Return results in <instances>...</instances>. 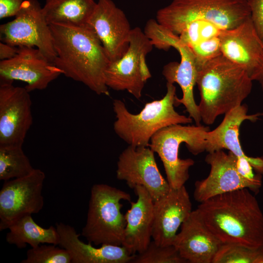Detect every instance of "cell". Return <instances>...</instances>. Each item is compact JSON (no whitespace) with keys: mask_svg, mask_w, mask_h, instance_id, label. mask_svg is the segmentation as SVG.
Listing matches in <instances>:
<instances>
[{"mask_svg":"<svg viewBox=\"0 0 263 263\" xmlns=\"http://www.w3.org/2000/svg\"><path fill=\"white\" fill-rule=\"evenodd\" d=\"M49 25L56 53L55 65L63 75L96 94L108 95L105 72L110 60L93 29L88 24Z\"/></svg>","mask_w":263,"mask_h":263,"instance_id":"6da1fadb","label":"cell"},{"mask_svg":"<svg viewBox=\"0 0 263 263\" xmlns=\"http://www.w3.org/2000/svg\"><path fill=\"white\" fill-rule=\"evenodd\" d=\"M197 209L222 244L263 245V213L249 189L215 196L200 203Z\"/></svg>","mask_w":263,"mask_h":263,"instance_id":"7a4b0ae2","label":"cell"},{"mask_svg":"<svg viewBox=\"0 0 263 263\" xmlns=\"http://www.w3.org/2000/svg\"><path fill=\"white\" fill-rule=\"evenodd\" d=\"M252 81L244 69L222 55L203 65L196 79L202 121L212 125L218 116L242 105L251 91Z\"/></svg>","mask_w":263,"mask_h":263,"instance_id":"3957f363","label":"cell"},{"mask_svg":"<svg viewBox=\"0 0 263 263\" xmlns=\"http://www.w3.org/2000/svg\"><path fill=\"white\" fill-rule=\"evenodd\" d=\"M166 86L167 92L162 98L146 103L137 114L130 113L121 100H113L116 119L113 123L114 131L129 145L149 147L152 136L161 129L173 125L192 123L191 117L175 110V86L168 82Z\"/></svg>","mask_w":263,"mask_h":263,"instance_id":"277c9868","label":"cell"},{"mask_svg":"<svg viewBox=\"0 0 263 263\" xmlns=\"http://www.w3.org/2000/svg\"><path fill=\"white\" fill-rule=\"evenodd\" d=\"M250 17L246 0H173L158 10L156 21L179 36L191 21L202 20L221 30L234 28Z\"/></svg>","mask_w":263,"mask_h":263,"instance_id":"5b68a950","label":"cell"},{"mask_svg":"<svg viewBox=\"0 0 263 263\" xmlns=\"http://www.w3.org/2000/svg\"><path fill=\"white\" fill-rule=\"evenodd\" d=\"M208 127L176 124L164 128L151 138L149 147L163 163L167 180L171 188L184 186L189 177V169L194 164L191 158L181 159L179 150L185 143L188 151L196 155L206 151Z\"/></svg>","mask_w":263,"mask_h":263,"instance_id":"8992f818","label":"cell"},{"mask_svg":"<svg viewBox=\"0 0 263 263\" xmlns=\"http://www.w3.org/2000/svg\"><path fill=\"white\" fill-rule=\"evenodd\" d=\"M122 200L131 202L129 193L105 184L91 190L87 220L81 235L96 246L122 245L126 222L121 212Z\"/></svg>","mask_w":263,"mask_h":263,"instance_id":"52a82bcc","label":"cell"},{"mask_svg":"<svg viewBox=\"0 0 263 263\" xmlns=\"http://www.w3.org/2000/svg\"><path fill=\"white\" fill-rule=\"evenodd\" d=\"M144 32L153 46L157 49L167 51L173 47L179 53L180 62L167 64L164 66L162 73L167 82L177 83L182 91V97H176L175 106L183 104L196 125H200L202 120L198 105L196 103L193 95L198 69L191 49L180 40L178 36L161 25L155 19H151L147 23Z\"/></svg>","mask_w":263,"mask_h":263,"instance_id":"ba28073f","label":"cell"},{"mask_svg":"<svg viewBox=\"0 0 263 263\" xmlns=\"http://www.w3.org/2000/svg\"><path fill=\"white\" fill-rule=\"evenodd\" d=\"M153 47L140 27L132 28L127 51L119 59L110 61L105 70L106 86L115 91H127L140 99L145 83L151 76L146 58Z\"/></svg>","mask_w":263,"mask_h":263,"instance_id":"9c48e42d","label":"cell"},{"mask_svg":"<svg viewBox=\"0 0 263 263\" xmlns=\"http://www.w3.org/2000/svg\"><path fill=\"white\" fill-rule=\"evenodd\" d=\"M15 17L0 25L1 41L17 47H36L54 63L56 53L52 32L39 2L25 0Z\"/></svg>","mask_w":263,"mask_h":263,"instance_id":"30bf717a","label":"cell"},{"mask_svg":"<svg viewBox=\"0 0 263 263\" xmlns=\"http://www.w3.org/2000/svg\"><path fill=\"white\" fill-rule=\"evenodd\" d=\"M44 172L35 169L24 177L5 181L0 190V230L20 217L38 213L44 206Z\"/></svg>","mask_w":263,"mask_h":263,"instance_id":"8fae6325","label":"cell"},{"mask_svg":"<svg viewBox=\"0 0 263 263\" xmlns=\"http://www.w3.org/2000/svg\"><path fill=\"white\" fill-rule=\"evenodd\" d=\"M116 177L126 182L129 188L144 187L153 201L165 195L170 189L157 167L154 152L149 147L129 145L119 156Z\"/></svg>","mask_w":263,"mask_h":263,"instance_id":"7c38bea8","label":"cell"},{"mask_svg":"<svg viewBox=\"0 0 263 263\" xmlns=\"http://www.w3.org/2000/svg\"><path fill=\"white\" fill-rule=\"evenodd\" d=\"M62 74L60 69L34 47H19L15 56L0 62V82L23 81L29 92L45 89Z\"/></svg>","mask_w":263,"mask_h":263,"instance_id":"4fadbf2b","label":"cell"},{"mask_svg":"<svg viewBox=\"0 0 263 263\" xmlns=\"http://www.w3.org/2000/svg\"><path fill=\"white\" fill-rule=\"evenodd\" d=\"M29 93L12 82H0V146H22L33 123Z\"/></svg>","mask_w":263,"mask_h":263,"instance_id":"5bb4252c","label":"cell"},{"mask_svg":"<svg viewBox=\"0 0 263 263\" xmlns=\"http://www.w3.org/2000/svg\"><path fill=\"white\" fill-rule=\"evenodd\" d=\"M236 157L231 151L223 150L208 153L206 162L210 165L207 177L195 183L194 199L202 203L215 196L242 188H248L257 193L262 181H256L243 177L238 171Z\"/></svg>","mask_w":263,"mask_h":263,"instance_id":"9a60e30c","label":"cell"},{"mask_svg":"<svg viewBox=\"0 0 263 263\" xmlns=\"http://www.w3.org/2000/svg\"><path fill=\"white\" fill-rule=\"evenodd\" d=\"M88 24L95 32L110 61L126 53L132 29L124 12L112 0H98Z\"/></svg>","mask_w":263,"mask_h":263,"instance_id":"2e32d148","label":"cell"},{"mask_svg":"<svg viewBox=\"0 0 263 263\" xmlns=\"http://www.w3.org/2000/svg\"><path fill=\"white\" fill-rule=\"evenodd\" d=\"M222 55L242 67L253 78L263 64V43L251 18L219 34Z\"/></svg>","mask_w":263,"mask_h":263,"instance_id":"e0dca14e","label":"cell"},{"mask_svg":"<svg viewBox=\"0 0 263 263\" xmlns=\"http://www.w3.org/2000/svg\"><path fill=\"white\" fill-rule=\"evenodd\" d=\"M192 205L185 186L170 190L154 202L153 241L158 245H173L177 231L192 212Z\"/></svg>","mask_w":263,"mask_h":263,"instance_id":"ac0fdd59","label":"cell"},{"mask_svg":"<svg viewBox=\"0 0 263 263\" xmlns=\"http://www.w3.org/2000/svg\"><path fill=\"white\" fill-rule=\"evenodd\" d=\"M222 244L207 226L196 209L181 225L173 245L187 263H212Z\"/></svg>","mask_w":263,"mask_h":263,"instance_id":"d6986e66","label":"cell"},{"mask_svg":"<svg viewBox=\"0 0 263 263\" xmlns=\"http://www.w3.org/2000/svg\"><path fill=\"white\" fill-rule=\"evenodd\" d=\"M59 236L58 245L69 253L72 263H129L135 254L122 245L102 244L95 247L79 239L74 227L60 222L56 224Z\"/></svg>","mask_w":263,"mask_h":263,"instance_id":"ffe728a7","label":"cell"},{"mask_svg":"<svg viewBox=\"0 0 263 263\" xmlns=\"http://www.w3.org/2000/svg\"><path fill=\"white\" fill-rule=\"evenodd\" d=\"M133 189L137 199L130 202L131 208L125 214L126 225L122 245L136 254L145 250L151 242L154 201L143 186H136Z\"/></svg>","mask_w":263,"mask_h":263,"instance_id":"44dd1931","label":"cell"},{"mask_svg":"<svg viewBox=\"0 0 263 263\" xmlns=\"http://www.w3.org/2000/svg\"><path fill=\"white\" fill-rule=\"evenodd\" d=\"M96 5L94 0H46L42 11L49 25L83 26L88 24Z\"/></svg>","mask_w":263,"mask_h":263,"instance_id":"7402d4cb","label":"cell"},{"mask_svg":"<svg viewBox=\"0 0 263 263\" xmlns=\"http://www.w3.org/2000/svg\"><path fill=\"white\" fill-rule=\"evenodd\" d=\"M6 242L18 248H25L27 244L35 247L41 244L58 245L59 236L56 227L44 228L37 224L32 215H24L13 222L8 227Z\"/></svg>","mask_w":263,"mask_h":263,"instance_id":"603a6c76","label":"cell"},{"mask_svg":"<svg viewBox=\"0 0 263 263\" xmlns=\"http://www.w3.org/2000/svg\"><path fill=\"white\" fill-rule=\"evenodd\" d=\"M35 169L24 153L22 146H0V180L24 177Z\"/></svg>","mask_w":263,"mask_h":263,"instance_id":"cb8c5ba5","label":"cell"},{"mask_svg":"<svg viewBox=\"0 0 263 263\" xmlns=\"http://www.w3.org/2000/svg\"><path fill=\"white\" fill-rule=\"evenodd\" d=\"M212 263H263V245L250 247L235 244H223Z\"/></svg>","mask_w":263,"mask_h":263,"instance_id":"d4e9b609","label":"cell"},{"mask_svg":"<svg viewBox=\"0 0 263 263\" xmlns=\"http://www.w3.org/2000/svg\"><path fill=\"white\" fill-rule=\"evenodd\" d=\"M132 263H186L173 245L161 246L154 241L143 251L136 254Z\"/></svg>","mask_w":263,"mask_h":263,"instance_id":"484cf974","label":"cell"},{"mask_svg":"<svg viewBox=\"0 0 263 263\" xmlns=\"http://www.w3.org/2000/svg\"><path fill=\"white\" fill-rule=\"evenodd\" d=\"M21 263H70L71 257L68 251L56 245L43 244L31 247L27 251L26 258Z\"/></svg>","mask_w":263,"mask_h":263,"instance_id":"4316f807","label":"cell"},{"mask_svg":"<svg viewBox=\"0 0 263 263\" xmlns=\"http://www.w3.org/2000/svg\"><path fill=\"white\" fill-rule=\"evenodd\" d=\"M221 30L212 23L197 20L188 24L178 36L182 42L191 48L202 41L219 36Z\"/></svg>","mask_w":263,"mask_h":263,"instance_id":"83f0119b","label":"cell"},{"mask_svg":"<svg viewBox=\"0 0 263 263\" xmlns=\"http://www.w3.org/2000/svg\"><path fill=\"white\" fill-rule=\"evenodd\" d=\"M190 48L194 55L198 70L207 61L222 55L219 35L202 41Z\"/></svg>","mask_w":263,"mask_h":263,"instance_id":"f1b7e54d","label":"cell"},{"mask_svg":"<svg viewBox=\"0 0 263 263\" xmlns=\"http://www.w3.org/2000/svg\"><path fill=\"white\" fill-rule=\"evenodd\" d=\"M250 18L255 30L263 43V0H247Z\"/></svg>","mask_w":263,"mask_h":263,"instance_id":"f546056e","label":"cell"},{"mask_svg":"<svg viewBox=\"0 0 263 263\" xmlns=\"http://www.w3.org/2000/svg\"><path fill=\"white\" fill-rule=\"evenodd\" d=\"M25 0H0V19L16 16Z\"/></svg>","mask_w":263,"mask_h":263,"instance_id":"4dcf8cb0","label":"cell"},{"mask_svg":"<svg viewBox=\"0 0 263 263\" xmlns=\"http://www.w3.org/2000/svg\"><path fill=\"white\" fill-rule=\"evenodd\" d=\"M19 47L14 46L1 41L0 42V61L11 59L16 56Z\"/></svg>","mask_w":263,"mask_h":263,"instance_id":"1f68e13d","label":"cell"},{"mask_svg":"<svg viewBox=\"0 0 263 263\" xmlns=\"http://www.w3.org/2000/svg\"><path fill=\"white\" fill-rule=\"evenodd\" d=\"M256 80L259 82L261 85L263 93V64L260 70L253 78V81Z\"/></svg>","mask_w":263,"mask_h":263,"instance_id":"d6a6232c","label":"cell"},{"mask_svg":"<svg viewBox=\"0 0 263 263\" xmlns=\"http://www.w3.org/2000/svg\"></svg>","mask_w":263,"mask_h":263,"instance_id":"836d02e7","label":"cell"}]
</instances>
